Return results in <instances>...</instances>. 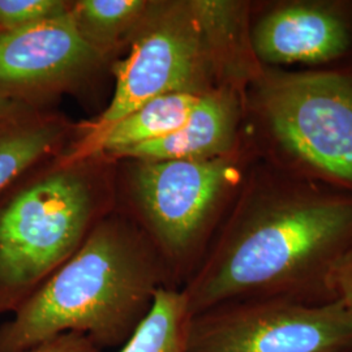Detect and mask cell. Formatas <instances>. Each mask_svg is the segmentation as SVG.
I'll return each mask as SVG.
<instances>
[{
    "label": "cell",
    "mask_w": 352,
    "mask_h": 352,
    "mask_svg": "<svg viewBox=\"0 0 352 352\" xmlns=\"http://www.w3.org/2000/svg\"><path fill=\"white\" fill-rule=\"evenodd\" d=\"M330 295L352 316V248L340 258L331 274Z\"/></svg>",
    "instance_id": "obj_16"
},
{
    "label": "cell",
    "mask_w": 352,
    "mask_h": 352,
    "mask_svg": "<svg viewBox=\"0 0 352 352\" xmlns=\"http://www.w3.org/2000/svg\"><path fill=\"white\" fill-rule=\"evenodd\" d=\"M78 126L62 113L29 109L0 122V192L14 179L63 153Z\"/></svg>",
    "instance_id": "obj_11"
},
{
    "label": "cell",
    "mask_w": 352,
    "mask_h": 352,
    "mask_svg": "<svg viewBox=\"0 0 352 352\" xmlns=\"http://www.w3.org/2000/svg\"><path fill=\"white\" fill-rule=\"evenodd\" d=\"M257 160L245 135L221 157L118 162L116 188L126 204L118 206L151 240L173 289H183L201 264Z\"/></svg>",
    "instance_id": "obj_5"
},
{
    "label": "cell",
    "mask_w": 352,
    "mask_h": 352,
    "mask_svg": "<svg viewBox=\"0 0 352 352\" xmlns=\"http://www.w3.org/2000/svg\"><path fill=\"white\" fill-rule=\"evenodd\" d=\"M202 94L175 93L141 104L106 129L97 139L81 146H68L63 157L69 161L104 154L116 160L124 151L162 139L183 126Z\"/></svg>",
    "instance_id": "obj_12"
},
{
    "label": "cell",
    "mask_w": 352,
    "mask_h": 352,
    "mask_svg": "<svg viewBox=\"0 0 352 352\" xmlns=\"http://www.w3.org/2000/svg\"><path fill=\"white\" fill-rule=\"evenodd\" d=\"M29 109H36L33 106H29L24 102L17 101L12 97H10L6 93L0 91V122L12 118L17 113H23Z\"/></svg>",
    "instance_id": "obj_18"
},
{
    "label": "cell",
    "mask_w": 352,
    "mask_h": 352,
    "mask_svg": "<svg viewBox=\"0 0 352 352\" xmlns=\"http://www.w3.org/2000/svg\"><path fill=\"white\" fill-rule=\"evenodd\" d=\"M244 96L230 88L204 93L176 132L124 151L118 161L208 160L232 153L243 144Z\"/></svg>",
    "instance_id": "obj_10"
},
{
    "label": "cell",
    "mask_w": 352,
    "mask_h": 352,
    "mask_svg": "<svg viewBox=\"0 0 352 352\" xmlns=\"http://www.w3.org/2000/svg\"><path fill=\"white\" fill-rule=\"evenodd\" d=\"M189 317L182 289L162 287L149 315L119 352H186Z\"/></svg>",
    "instance_id": "obj_14"
},
{
    "label": "cell",
    "mask_w": 352,
    "mask_h": 352,
    "mask_svg": "<svg viewBox=\"0 0 352 352\" xmlns=\"http://www.w3.org/2000/svg\"><path fill=\"white\" fill-rule=\"evenodd\" d=\"M173 289L161 254L116 204L82 245L0 325V352H26L67 333L124 346L157 291Z\"/></svg>",
    "instance_id": "obj_2"
},
{
    "label": "cell",
    "mask_w": 352,
    "mask_h": 352,
    "mask_svg": "<svg viewBox=\"0 0 352 352\" xmlns=\"http://www.w3.org/2000/svg\"><path fill=\"white\" fill-rule=\"evenodd\" d=\"M151 0H76L71 16L80 36L109 62L129 43Z\"/></svg>",
    "instance_id": "obj_13"
},
{
    "label": "cell",
    "mask_w": 352,
    "mask_h": 352,
    "mask_svg": "<svg viewBox=\"0 0 352 352\" xmlns=\"http://www.w3.org/2000/svg\"><path fill=\"white\" fill-rule=\"evenodd\" d=\"M110 62L80 36L69 12L0 32V91L36 109L77 91Z\"/></svg>",
    "instance_id": "obj_8"
},
{
    "label": "cell",
    "mask_w": 352,
    "mask_h": 352,
    "mask_svg": "<svg viewBox=\"0 0 352 352\" xmlns=\"http://www.w3.org/2000/svg\"><path fill=\"white\" fill-rule=\"evenodd\" d=\"M67 0H0V32L16 30L69 12Z\"/></svg>",
    "instance_id": "obj_15"
},
{
    "label": "cell",
    "mask_w": 352,
    "mask_h": 352,
    "mask_svg": "<svg viewBox=\"0 0 352 352\" xmlns=\"http://www.w3.org/2000/svg\"><path fill=\"white\" fill-rule=\"evenodd\" d=\"M186 352H352V316L336 299L226 302L189 317Z\"/></svg>",
    "instance_id": "obj_7"
},
{
    "label": "cell",
    "mask_w": 352,
    "mask_h": 352,
    "mask_svg": "<svg viewBox=\"0 0 352 352\" xmlns=\"http://www.w3.org/2000/svg\"><path fill=\"white\" fill-rule=\"evenodd\" d=\"M351 248V190L258 158L182 289L189 316L248 299L334 300L331 274Z\"/></svg>",
    "instance_id": "obj_1"
},
{
    "label": "cell",
    "mask_w": 352,
    "mask_h": 352,
    "mask_svg": "<svg viewBox=\"0 0 352 352\" xmlns=\"http://www.w3.org/2000/svg\"><path fill=\"white\" fill-rule=\"evenodd\" d=\"M244 113L260 160L352 192V64L264 67L245 90Z\"/></svg>",
    "instance_id": "obj_4"
},
{
    "label": "cell",
    "mask_w": 352,
    "mask_h": 352,
    "mask_svg": "<svg viewBox=\"0 0 352 352\" xmlns=\"http://www.w3.org/2000/svg\"><path fill=\"white\" fill-rule=\"evenodd\" d=\"M26 352H103L87 336L67 333Z\"/></svg>",
    "instance_id": "obj_17"
},
{
    "label": "cell",
    "mask_w": 352,
    "mask_h": 352,
    "mask_svg": "<svg viewBox=\"0 0 352 352\" xmlns=\"http://www.w3.org/2000/svg\"><path fill=\"white\" fill-rule=\"evenodd\" d=\"M118 162L60 153L0 192V315L16 312L116 208Z\"/></svg>",
    "instance_id": "obj_3"
},
{
    "label": "cell",
    "mask_w": 352,
    "mask_h": 352,
    "mask_svg": "<svg viewBox=\"0 0 352 352\" xmlns=\"http://www.w3.org/2000/svg\"><path fill=\"white\" fill-rule=\"evenodd\" d=\"M128 49L124 59L110 65L115 77L110 104L96 119L78 124L71 146L97 139L157 97L204 94L222 87L196 0H151Z\"/></svg>",
    "instance_id": "obj_6"
},
{
    "label": "cell",
    "mask_w": 352,
    "mask_h": 352,
    "mask_svg": "<svg viewBox=\"0 0 352 352\" xmlns=\"http://www.w3.org/2000/svg\"><path fill=\"white\" fill-rule=\"evenodd\" d=\"M252 50L263 67L325 69L352 64V0L252 3Z\"/></svg>",
    "instance_id": "obj_9"
}]
</instances>
